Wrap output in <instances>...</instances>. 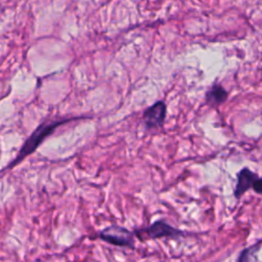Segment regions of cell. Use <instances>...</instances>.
Masks as SVG:
<instances>
[{
	"label": "cell",
	"instance_id": "obj_1",
	"mask_svg": "<svg viewBox=\"0 0 262 262\" xmlns=\"http://www.w3.org/2000/svg\"><path fill=\"white\" fill-rule=\"evenodd\" d=\"M79 118H70V119H58V120H53V121H48L40 124L34 131L33 133L28 137V139L25 141L23 144L21 148L19 149L18 154L16 155L15 159L6 167V169L12 168L15 165H17L19 162H21L25 158H27L29 155L34 152L37 147L41 144V142L49 136L53 131L63 123L76 120Z\"/></svg>",
	"mask_w": 262,
	"mask_h": 262
},
{
	"label": "cell",
	"instance_id": "obj_8",
	"mask_svg": "<svg viewBox=\"0 0 262 262\" xmlns=\"http://www.w3.org/2000/svg\"><path fill=\"white\" fill-rule=\"evenodd\" d=\"M253 189L257 192V193H262V178H258L253 185Z\"/></svg>",
	"mask_w": 262,
	"mask_h": 262
},
{
	"label": "cell",
	"instance_id": "obj_4",
	"mask_svg": "<svg viewBox=\"0 0 262 262\" xmlns=\"http://www.w3.org/2000/svg\"><path fill=\"white\" fill-rule=\"evenodd\" d=\"M167 106L163 100H159L146 108L143 113V121L147 128H158L164 124Z\"/></svg>",
	"mask_w": 262,
	"mask_h": 262
},
{
	"label": "cell",
	"instance_id": "obj_3",
	"mask_svg": "<svg viewBox=\"0 0 262 262\" xmlns=\"http://www.w3.org/2000/svg\"><path fill=\"white\" fill-rule=\"evenodd\" d=\"M135 233L137 236H140L141 239L160 238V237H168V236L175 237L183 234L181 230L169 225L163 220H158L146 228L136 230Z\"/></svg>",
	"mask_w": 262,
	"mask_h": 262
},
{
	"label": "cell",
	"instance_id": "obj_7",
	"mask_svg": "<svg viewBox=\"0 0 262 262\" xmlns=\"http://www.w3.org/2000/svg\"><path fill=\"white\" fill-rule=\"evenodd\" d=\"M258 248H259V246L255 245V246H253L251 248L246 249L242 253L238 262H256V257L254 256V253L257 251Z\"/></svg>",
	"mask_w": 262,
	"mask_h": 262
},
{
	"label": "cell",
	"instance_id": "obj_6",
	"mask_svg": "<svg viewBox=\"0 0 262 262\" xmlns=\"http://www.w3.org/2000/svg\"><path fill=\"white\" fill-rule=\"evenodd\" d=\"M227 97V92L225 89L218 84L213 85L206 93L207 101L212 105H218L222 103Z\"/></svg>",
	"mask_w": 262,
	"mask_h": 262
},
{
	"label": "cell",
	"instance_id": "obj_2",
	"mask_svg": "<svg viewBox=\"0 0 262 262\" xmlns=\"http://www.w3.org/2000/svg\"><path fill=\"white\" fill-rule=\"evenodd\" d=\"M99 236L101 239L115 246L128 248L134 246L133 233L119 225H111L104 228L99 232Z\"/></svg>",
	"mask_w": 262,
	"mask_h": 262
},
{
	"label": "cell",
	"instance_id": "obj_5",
	"mask_svg": "<svg viewBox=\"0 0 262 262\" xmlns=\"http://www.w3.org/2000/svg\"><path fill=\"white\" fill-rule=\"evenodd\" d=\"M258 179V175L253 173L248 168L242 169L237 174V182L234 189V196L238 199L250 187H253L254 182Z\"/></svg>",
	"mask_w": 262,
	"mask_h": 262
}]
</instances>
